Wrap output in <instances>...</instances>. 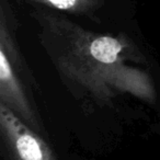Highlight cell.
Masks as SVG:
<instances>
[{
  "label": "cell",
  "instance_id": "277c9868",
  "mask_svg": "<svg viewBox=\"0 0 160 160\" xmlns=\"http://www.w3.org/2000/svg\"><path fill=\"white\" fill-rule=\"evenodd\" d=\"M38 8L62 11L75 16H82L97 21V12L103 7L105 0H17Z\"/></svg>",
  "mask_w": 160,
  "mask_h": 160
},
{
  "label": "cell",
  "instance_id": "7a4b0ae2",
  "mask_svg": "<svg viewBox=\"0 0 160 160\" xmlns=\"http://www.w3.org/2000/svg\"><path fill=\"white\" fill-rule=\"evenodd\" d=\"M18 20L9 0H0V103L12 110L28 126L41 131L27 96L17 41Z\"/></svg>",
  "mask_w": 160,
  "mask_h": 160
},
{
  "label": "cell",
  "instance_id": "6da1fadb",
  "mask_svg": "<svg viewBox=\"0 0 160 160\" xmlns=\"http://www.w3.org/2000/svg\"><path fill=\"white\" fill-rule=\"evenodd\" d=\"M31 17L40 28L43 46L67 80L103 102L121 93L155 102L150 76L125 62L142 59L137 46L126 35L88 31L55 10L45 8H35Z\"/></svg>",
  "mask_w": 160,
  "mask_h": 160
},
{
  "label": "cell",
  "instance_id": "3957f363",
  "mask_svg": "<svg viewBox=\"0 0 160 160\" xmlns=\"http://www.w3.org/2000/svg\"><path fill=\"white\" fill-rule=\"evenodd\" d=\"M0 131L11 160H56L43 138L3 103H0Z\"/></svg>",
  "mask_w": 160,
  "mask_h": 160
}]
</instances>
